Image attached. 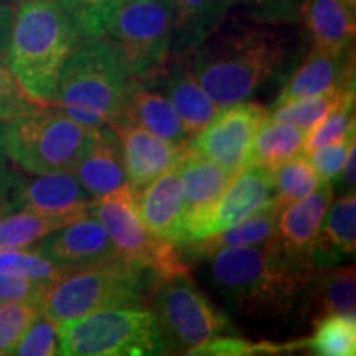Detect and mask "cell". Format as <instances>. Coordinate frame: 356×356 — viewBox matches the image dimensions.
<instances>
[{
  "instance_id": "cell-41",
  "label": "cell",
  "mask_w": 356,
  "mask_h": 356,
  "mask_svg": "<svg viewBox=\"0 0 356 356\" xmlns=\"http://www.w3.org/2000/svg\"><path fill=\"white\" fill-rule=\"evenodd\" d=\"M15 8L10 0H0V53L2 55H7L8 43H10Z\"/></svg>"
},
{
  "instance_id": "cell-35",
  "label": "cell",
  "mask_w": 356,
  "mask_h": 356,
  "mask_svg": "<svg viewBox=\"0 0 356 356\" xmlns=\"http://www.w3.org/2000/svg\"><path fill=\"white\" fill-rule=\"evenodd\" d=\"M40 314L42 309L35 300L0 302V356L13 353L20 337Z\"/></svg>"
},
{
  "instance_id": "cell-33",
  "label": "cell",
  "mask_w": 356,
  "mask_h": 356,
  "mask_svg": "<svg viewBox=\"0 0 356 356\" xmlns=\"http://www.w3.org/2000/svg\"><path fill=\"white\" fill-rule=\"evenodd\" d=\"M83 42L104 37L126 0H61Z\"/></svg>"
},
{
  "instance_id": "cell-23",
  "label": "cell",
  "mask_w": 356,
  "mask_h": 356,
  "mask_svg": "<svg viewBox=\"0 0 356 356\" xmlns=\"http://www.w3.org/2000/svg\"><path fill=\"white\" fill-rule=\"evenodd\" d=\"M279 208L274 198L267 207L252 216H249L239 225L207 238L193 239L177 244L178 254L186 261H204L221 249L238 246H254V244L270 243L275 239V222H277Z\"/></svg>"
},
{
  "instance_id": "cell-21",
  "label": "cell",
  "mask_w": 356,
  "mask_h": 356,
  "mask_svg": "<svg viewBox=\"0 0 356 356\" xmlns=\"http://www.w3.org/2000/svg\"><path fill=\"white\" fill-rule=\"evenodd\" d=\"M300 20L317 50L345 53L353 48L356 0H304Z\"/></svg>"
},
{
  "instance_id": "cell-20",
  "label": "cell",
  "mask_w": 356,
  "mask_h": 356,
  "mask_svg": "<svg viewBox=\"0 0 356 356\" xmlns=\"http://www.w3.org/2000/svg\"><path fill=\"white\" fill-rule=\"evenodd\" d=\"M184 180L178 167L136 188L137 211L145 228L173 244L180 241L184 218Z\"/></svg>"
},
{
  "instance_id": "cell-8",
  "label": "cell",
  "mask_w": 356,
  "mask_h": 356,
  "mask_svg": "<svg viewBox=\"0 0 356 356\" xmlns=\"http://www.w3.org/2000/svg\"><path fill=\"white\" fill-rule=\"evenodd\" d=\"M172 35L173 12L168 0H126L104 37L129 76L150 86L167 70Z\"/></svg>"
},
{
  "instance_id": "cell-30",
  "label": "cell",
  "mask_w": 356,
  "mask_h": 356,
  "mask_svg": "<svg viewBox=\"0 0 356 356\" xmlns=\"http://www.w3.org/2000/svg\"><path fill=\"white\" fill-rule=\"evenodd\" d=\"M355 84L333 89V91L323 92V95L302 97V99L292 101L289 104L280 106L277 109H273L269 113V118L279 122H289L293 126L304 129L309 132L312 127H315L330 111H333L345 99L346 96L353 95Z\"/></svg>"
},
{
  "instance_id": "cell-28",
  "label": "cell",
  "mask_w": 356,
  "mask_h": 356,
  "mask_svg": "<svg viewBox=\"0 0 356 356\" xmlns=\"http://www.w3.org/2000/svg\"><path fill=\"white\" fill-rule=\"evenodd\" d=\"M305 136L304 129L267 118L252 140L251 165L274 172L284 162L304 152Z\"/></svg>"
},
{
  "instance_id": "cell-36",
  "label": "cell",
  "mask_w": 356,
  "mask_h": 356,
  "mask_svg": "<svg viewBox=\"0 0 356 356\" xmlns=\"http://www.w3.org/2000/svg\"><path fill=\"white\" fill-rule=\"evenodd\" d=\"M302 2L304 0H233L249 20L270 26L297 24Z\"/></svg>"
},
{
  "instance_id": "cell-25",
  "label": "cell",
  "mask_w": 356,
  "mask_h": 356,
  "mask_svg": "<svg viewBox=\"0 0 356 356\" xmlns=\"http://www.w3.org/2000/svg\"><path fill=\"white\" fill-rule=\"evenodd\" d=\"M157 81L162 83L167 99L175 108L190 139L198 136L220 109L193 78L184 58H175L173 65L163 71Z\"/></svg>"
},
{
  "instance_id": "cell-19",
  "label": "cell",
  "mask_w": 356,
  "mask_h": 356,
  "mask_svg": "<svg viewBox=\"0 0 356 356\" xmlns=\"http://www.w3.org/2000/svg\"><path fill=\"white\" fill-rule=\"evenodd\" d=\"M355 84V48L345 53H328L312 48L275 97L273 109L302 97L323 95Z\"/></svg>"
},
{
  "instance_id": "cell-4",
  "label": "cell",
  "mask_w": 356,
  "mask_h": 356,
  "mask_svg": "<svg viewBox=\"0 0 356 356\" xmlns=\"http://www.w3.org/2000/svg\"><path fill=\"white\" fill-rule=\"evenodd\" d=\"M137 83L108 38L88 40L61 68L53 106L84 126H109L122 114Z\"/></svg>"
},
{
  "instance_id": "cell-39",
  "label": "cell",
  "mask_w": 356,
  "mask_h": 356,
  "mask_svg": "<svg viewBox=\"0 0 356 356\" xmlns=\"http://www.w3.org/2000/svg\"><path fill=\"white\" fill-rule=\"evenodd\" d=\"M355 142V132H350L345 137H341V139L325 144L305 154L312 167L315 168V172L320 177V180L335 181L340 178L341 168H343L345 160L348 157L351 145Z\"/></svg>"
},
{
  "instance_id": "cell-11",
  "label": "cell",
  "mask_w": 356,
  "mask_h": 356,
  "mask_svg": "<svg viewBox=\"0 0 356 356\" xmlns=\"http://www.w3.org/2000/svg\"><path fill=\"white\" fill-rule=\"evenodd\" d=\"M267 118L269 111L256 102L241 101L221 106L190 144L204 157L229 172L239 173L251 165L252 140Z\"/></svg>"
},
{
  "instance_id": "cell-22",
  "label": "cell",
  "mask_w": 356,
  "mask_h": 356,
  "mask_svg": "<svg viewBox=\"0 0 356 356\" xmlns=\"http://www.w3.org/2000/svg\"><path fill=\"white\" fill-rule=\"evenodd\" d=\"M356 251V197L346 191L325 213L312 249V266L327 269L353 259Z\"/></svg>"
},
{
  "instance_id": "cell-6",
  "label": "cell",
  "mask_w": 356,
  "mask_h": 356,
  "mask_svg": "<svg viewBox=\"0 0 356 356\" xmlns=\"http://www.w3.org/2000/svg\"><path fill=\"white\" fill-rule=\"evenodd\" d=\"M60 355L147 356L168 353L152 309L144 304L111 307L58 323Z\"/></svg>"
},
{
  "instance_id": "cell-46",
  "label": "cell",
  "mask_w": 356,
  "mask_h": 356,
  "mask_svg": "<svg viewBox=\"0 0 356 356\" xmlns=\"http://www.w3.org/2000/svg\"><path fill=\"white\" fill-rule=\"evenodd\" d=\"M17 2H22V0H17Z\"/></svg>"
},
{
  "instance_id": "cell-26",
  "label": "cell",
  "mask_w": 356,
  "mask_h": 356,
  "mask_svg": "<svg viewBox=\"0 0 356 356\" xmlns=\"http://www.w3.org/2000/svg\"><path fill=\"white\" fill-rule=\"evenodd\" d=\"M173 12L172 55L185 56L225 24L233 0H168Z\"/></svg>"
},
{
  "instance_id": "cell-27",
  "label": "cell",
  "mask_w": 356,
  "mask_h": 356,
  "mask_svg": "<svg viewBox=\"0 0 356 356\" xmlns=\"http://www.w3.org/2000/svg\"><path fill=\"white\" fill-rule=\"evenodd\" d=\"M115 121L136 124L177 145L191 140L172 102L159 91H152L149 84L137 83L124 106L122 114Z\"/></svg>"
},
{
  "instance_id": "cell-32",
  "label": "cell",
  "mask_w": 356,
  "mask_h": 356,
  "mask_svg": "<svg viewBox=\"0 0 356 356\" xmlns=\"http://www.w3.org/2000/svg\"><path fill=\"white\" fill-rule=\"evenodd\" d=\"M302 348L322 356L356 355V318L330 315L315 325V333L302 340Z\"/></svg>"
},
{
  "instance_id": "cell-29",
  "label": "cell",
  "mask_w": 356,
  "mask_h": 356,
  "mask_svg": "<svg viewBox=\"0 0 356 356\" xmlns=\"http://www.w3.org/2000/svg\"><path fill=\"white\" fill-rule=\"evenodd\" d=\"M83 216V215H81ZM79 216H51L20 210L0 218V246L29 249Z\"/></svg>"
},
{
  "instance_id": "cell-17",
  "label": "cell",
  "mask_w": 356,
  "mask_h": 356,
  "mask_svg": "<svg viewBox=\"0 0 356 356\" xmlns=\"http://www.w3.org/2000/svg\"><path fill=\"white\" fill-rule=\"evenodd\" d=\"M109 127L121 145L127 181L134 188H140L163 172L177 167L190 145V142L184 145L172 144L127 121H115Z\"/></svg>"
},
{
  "instance_id": "cell-5",
  "label": "cell",
  "mask_w": 356,
  "mask_h": 356,
  "mask_svg": "<svg viewBox=\"0 0 356 356\" xmlns=\"http://www.w3.org/2000/svg\"><path fill=\"white\" fill-rule=\"evenodd\" d=\"M150 280L159 279L124 259L71 269L47 284L38 304L44 317L58 325L96 310L144 304Z\"/></svg>"
},
{
  "instance_id": "cell-40",
  "label": "cell",
  "mask_w": 356,
  "mask_h": 356,
  "mask_svg": "<svg viewBox=\"0 0 356 356\" xmlns=\"http://www.w3.org/2000/svg\"><path fill=\"white\" fill-rule=\"evenodd\" d=\"M50 280L32 279L25 275L0 273V302L35 300L38 302Z\"/></svg>"
},
{
  "instance_id": "cell-16",
  "label": "cell",
  "mask_w": 356,
  "mask_h": 356,
  "mask_svg": "<svg viewBox=\"0 0 356 356\" xmlns=\"http://www.w3.org/2000/svg\"><path fill=\"white\" fill-rule=\"evenodd\" d=\"M12 202L15 211L81 216L91 211L95 197L88 193L73 172H51L42 173L33 180L19 175Z\"/></svg>"
},
{
  "instance_id": "cell-3",
  "label": "cell",
  "mask_w": 356,
  "mask_h": 356,
  "mask_svg": "<svg viewBox=\"0 0 356 356\" xmlns=\"http://www.w3.org/2000/svg\"><path fill=\"white\" fill-rule=\"evenodd\" d=\"M15 8L7 65L25 95L53 106L66 60L81 44L76 26L61 0H22Z\"/></svg>"
},
{
  "instance_id": "cell-9",
  "label": "cell",
  "mask_w": 356,
  "mask_h": 356,
  "mask_svg": "<svg viewBox=\"0 0 356 356\" xmlns=\"http://www.w3.org/2000/svg\"><path fill=\"white\" fill-rule=\"evenodd\" d=\"M152 304L167 351L190 355L208 341L236 335L231 320L200 291L188 274L157 280Z\"/></svg>"
},
{
  "instance_id": "cell-43",
  "label": "cell",
  "mask_w": 356,
  "mask_h": 356,
  "mask_svg": "<svg viewBox=\"0 0 356 356\" xmlns=\"http://www.w3.org/2000/svg\"><path fill=\"white\" fill-rule=\"evenodd\" d=\"M15 180L8 181H0V218L7 216L8 213L15 211L12 203V193H13V186H15Z\"/></svg>"
},
{
  "instance_id": "cell-10",
  "label": "cell",
  "mask_w": 356,
  "mask_h": 356,
  "mask_svg": "<svg viewBox=\"0 0 356 356\" xmlns=\"http://www.w3.org/2000/svg\"><path fill=\"white\" fill-rule=\"evenodd\" d=\"M91 213L108 231L124 261L150 270L159 280L188 274L190 267L178 254L175 244L145 228L137 211L132 185L126 184L96 197Z\"/></svg>"
},
{
  "instance_id": "cell-45",
  "label": "cell",
  "mask_w": 356,
  "mask_h": 356,
  "mask_svg": "<svg viewBox=\"0 0 356 356\" xmlns=\"http://www.w3.org/2000/svg\"><path fill=\"white\" fill-rule=\"evenodd\" d=\"M10 2H13V3H15V2H17V0H10Z\"/></svg>"
},
{
  "instance_id": "cell-44",
  "label": "cell",
  "mask_w": 356,
  "mask_h": 356,
  "mask_svg": "<svg viewBox=\"0 0 356 356\" xmlns=\"http://www.w3.org/2000/svg\"><path fill=\"white\" fill-rule=\"evenodd\" d=\"M13 172L8 165V155L6 152V122L0 121V181H7L13 177Z\"/></svg>"
},
{
  "instance_id": "cell-31",
  "label": "cell",
  "mask_w": 356,
  "mask_h": 356,
  "mask_svg": "<svg viewBox=\"0 0 356 356\" xmlns=\"http://www.w3.org/2000/svg\"><path fill=\"white\" fill-rule=\"evenodd\" d=\"M273 181L274 203L280 211L287 204L312 193L322 180H320L315 168L312 167L307 155L299 154L275 168L273 172Z\"/></svg>"
},
{
  "instance_id": "cell-12",
  "label": "cell",
  "mask_w": 356,
  "mask_h": 356,
  "mask_svg": "<svg viewBox=\"0 0 356 356\" xmlns=\"http://www.w3.org/2000/svg\"><path fill=\"white\" fill-rule=\"evenodd\" d=\"M33 249L66 270L122 259L108 231L91 211L44 236Z\"/></svg>"
},
{
  "instance_id": "cell-34",
  "label": "cell",
  "mask_w": 356,
  "mask_h": 356,
  "mask_svg": "<svg viewBox=\"0 0 356 356\" xmlns=\"http://www.w3.org/2000/svg\"><path fill=\"white\" fill-rule=\"evenodd\" d=\"M355 92L346 96L335 109L330 111L325 118L320 121L317 126L312 127L305 136L304 142V152L309 154L312 150L318 149L325 144H330L346 134L355 132Z\"/></svg>"
},
{
  "instance_id": "cell-7",
  "label": "cell",
  "mask_w": 356,
  "mask_h": 356,
  "mask_svg": "<svg viewBox=\"0 0 356 356\" xmlns=\"http://www.w3.org/2000/svg\"><path fill=\"white\" fill-rule=\"evenodd\" d=\"M96 132L97 127L84 126L48 106L6 122V152L17 167L33 175L73 172Z\"/></svg>"
},
{
  "instance_id": "cell-1",
  "label": "cell",
  "mask_w": 356,
  "mask_h": 356,
  "mask_svg": "<svg viewBox=\"0 0 356 356\" xmlns=\"http://www.w3.org/2000/svg\"><path fill=\"white\" fill-rule=\"evenodd\" d=\"M180 58L208 97L221 108L249 101L279 74L289 60V43L270 25H220Z\"/></svg>"
},
{
  "instance_id": "cell-42",
  "label": "cell",
  "mask_w": 356,
  "mask_h": 356,
  "mask_svg": "<svg viewBox=\"0 0 356 356\" xmlns=\"http://www.w3.org/2000/svg\"><path fill=\"white\" fill-rule=\"evenodd\" d=\"M355 144H356V142H355ZM355 144L351 145L348 157H346L345 165H343V168H341V173H340V177L343 178V184H345L346 191H355V184H356V177H355L356 147H355Z\"/></svg>"
},
{
  "instance_id": "cell-38",
  "label": "cell",
  "mask_w": 356,
  "mask_h": 356,
  "mask_svg": "<svg viewBox=\"0 0 356 356\" xmlns=\"http://www.w3.org/2000/svg\"><path fill=\"white\" fill-rule=\"evenodd\" d=\"M40 108L43 106L37 104L25 95V91L20 88L8 68L6 55L0 53V121H12V119L30 114Z\"/></svg>"
},
{
  "instance_id": "cell-37",
  "label": "cell",
  "mask_w": 356,
  "mask_h": 356,
  "mask_svg": "<svg viewBox=\"0 0 356 356\" xmlns=\"http://www.w3.org/2000/svg\"><path fill=\"white\" fill-rule=\"evenodd\" d=\"M12 355L19 356H53L60 355L58 325L40 314L33 323L26 328L15 345Z\"/></svg>"
},
{
  "instance_id": "cell-24",
  "label": "cell",
  "mask_w": 356,
  "mask_h": 356,
  "mask_svg": "<svg viewBox=\"0 0 356 356\" xmlns=\"http://www.w3.org/2000/svg\"><path fill=\"white\" fill-rule=\"evenodd\" d=\"M73 173L95 198L129 184L121 145L113 129L97 127L95 140Z\"/></svg>"
},
{
  "instance_id": "cell-15",
  "label": "cell",
  "mask_w": 356,
  "mask_h": 356,
  "mask_svg": "<svg viewBox=\"0 0 356 356\" xmlns=\"http://www.w3.org/2000/svg\"><path fill=\"white\" fill-rule=\"evenodd\" d=\"M273 172L259 165L246 167L233 178L215 210L204 218V221L193 231L188 241L233 228L267 207L273 202Z\"/></svg>"
},
{
  "instance_id": "cell-14",
  "label": "cell",
  "mask_w": 356,
  "mask_h": 356,
  "mask_svg": "<svg viewBox=\"0 0 356 356\" xmlns=\"http://www.w3.org/2000/svg\"><path fill=\"white\" fill-rule=\"evenodd\" d=\"M332 198L333 181L322 180L312 193L287 204L277 215L275 244L284 256L305 269H315L312 266V249Z\"/></svg>"
},
{
  "instance_id": "cell-13",
  "label": "cell",
  "mask_w": 356,
  "mask_h": 356,
  "mask_svg": "<svg viewBox=\"0 0 356 356\" xmlns=\"http://www.w3.org/2000/svg\"><path fill=\"white\" fill-rule=\"evenodd\" d=\"M191 142V140H190ZM181 180H184V218H181V244L188 241L193 231L198 228L220 202L226 188L238 173L229 172L211 159L204 157L188 145L178 162ZM175 244V246H177Z\"/></svg>"
},
{
  "instance_id": "cell-18",
  "label": "cell",
  "mask_w": 356,
  "mask_h": 356,
  "mask_svg": "<svg viewBox=\"0 0 356 356\" xmlns=\"http://www.w3.org/2000/svg\"><path fill=\"white\" fill-rule=\"evenodd\" d=\"M296 314L314 327L330 315L356 318L355 266L314 269L302 289Z\"/></svg>"
},
{
  "instance_id": "cell-2",
  "label": "cell",
  "mask_w": 356,
  "mask_h": 356,
  "mask_svg": "<svg viewBox=\"0 0 356 356\" xmlns=\"http://www.w3.org/2000/svg\"><path fill=\"white\" fill-rule=\"evenodd\" d=\"M210 261L208 279L229 309L249 317H286L314 269L292 262L275 239L254 246L221 249Z\"/></svg>"
}]
</instances>
